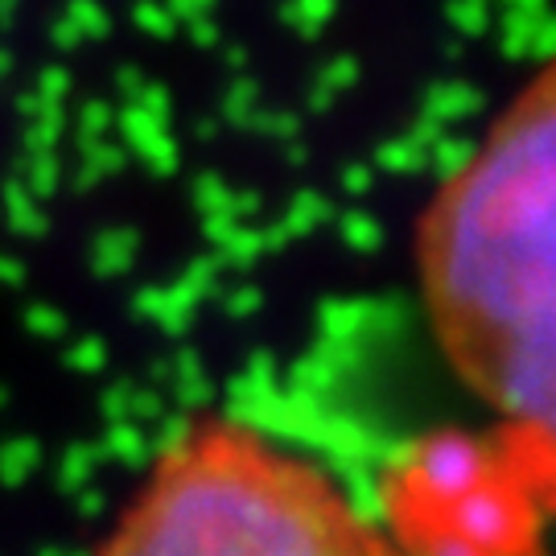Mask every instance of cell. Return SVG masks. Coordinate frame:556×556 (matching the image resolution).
<instances>
[{
	"label": "cell",
	"instance_id": "2",
	"mask_svg": "<svg viewBox=\"0 0 556 556\" xmlns=\"http://www.w3.org/2000/svg\"><path fill=\"white\" fill-rule=\"evenodd\" d=\"M96 556H404L309 457L243 420L186 425L149 462Z\"/></svg>",
	"mask_w": 556,
	"mask_h": 556
},
{
	"label": "cell",
	"instance_id": "1",
	"mask_svg": "<svg viewBox=\"0 0 556 556\" xmlns=\"http://www.w3.org/2000/svg\"><path fill=\"white\" fill-rule=\"evenodd\" d=\"M413 264L450 371L556 454V59L425 202Z\"/></svg>",
	"mask_w": 556,
	"mask_h": 556
}]
</instances>
